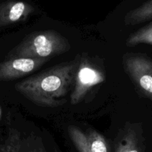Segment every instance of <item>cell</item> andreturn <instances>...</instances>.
<instances>
[{"label":"cell","mask_w":152,"mask_h":152,"mask_svg":"<svg viewBox=\"0 0 152 152\" xmlns=\"http://www.w3.org/2000/svg\"><path fill=\"white\" fill-rule=\"evenodd\" d=\"M152 19V0L126 13L124 22L126 25H134Z\"/></svg>","instance_id":"cell-9"},{"label":"cell","mask_w":152,"mask_h":152,"mask_svg":"<svg viewBox=\"0 0 152 152\" xmlns=\"http://www.w3.org/2000/svg\"><path fill=\"white\" fill-rule=\"evenodd\" d=\"M124 64L125 71L137 87L152 100V61L142 56H129Z\"/></svg>","instance_id":"cell-4"},{"label":"cell","mask_w":152,"mask_h":152,"mask_svg":"<svg viewBox=\"0 0 152 152\" xmlns=\"http://www.w3.org/2000/svg\"><path fill=\"white\" fill-rule=\"evenodd\" d=\"M104 80L105 76L102 71L88 59H80L76 71L74 88L70 96L72 105L81 102L92 87L103 83Z\"/></svg>","instance_id":"cell-3"},{"label":"cell","mask_w":152,"mask_h":152,"mask_svg":"<svg viewBox=\"0 0 152 152\" xmlns=\"http://www.w3.org/2000/svg\"><path fill=\"white\" fill-rule=\"evenodd\" d=\"M0 152H48L41 140L34 135L21 134L10 130L7 139L0 143Z\"/></svg>","instance_id":"cell-7"},{"label":"cell","mask_w":152,"mask_h":152,"mask_svg":"<svg viewBox=\"0 0 152 152\" xmlns=\"http://www.w3.org/2000/svg\"><path fill=\"white\" fill-rule=\"evenodd\" d=\"M68 134L78 152H109L105 138L96 131L83 132L76 126H70Z\"/></svg>","instance_id":"cell-6"},{"label":"cell","mask_w":152,"mask_h":152,"mask_svg":"<svg viewBox=\"0 0 152 152\" xmlns=\"http://www.w3.org/2000/svg\"><path fill=\"white\" fill-rule=\"evenodd\" d=\"M1 107H0V118H1Z\"/></svg>","instance_id":"cell-12"},{"label":"cell","mask_w":152,"mask_h":152,"mask_svg":"<svg viewBox=\"0 0 152 152\" xmlns=\"http://www.w3.org/2000/svg\"><path fill=\"white\" fill-rule=\"evenodd\" d=\"M78 62L61 63L16 83L22 96L39 105L56 107L65 102L64 96L74 86Z\"/></svg>","instance_id":"cell-1"},{"label":"cell","mask_w":152,"mask_h":152,"mask_svg":"<svg viewBox=\"0 0 152 152\" xmlns=\"http://www.w3.org/2000/svg\"><path fill=\"white\" fill-rule=\"evenodd\" d=\"M48 59L14 58L0 63V81L21 78L43 66Z\"/></svg>","instance_id":"cell-5"},{"label":"cell","mask_w":152,"mask_h":152,"mask_svg":"<svg viewBox=\"0 0 152 152\" xmlns=\"http://www.w3.org/2000/svg\"><path fill=\"white\" fill-rule=\"evenodd\" d=\"M115 152H140L138 139L134 130L128 129L125 132L116 143Z\"/></svg>","instance_id":"cell-10"},{"label":"cell","mask_w":152,"mask_h":152,"mask_svg":"<svg viewBox=\"0 0 152 152\" xmlns=\"http://www.w3.org/2000/svg\"><path fill=\"white\" fill-rule=\"evenodd\" d=\"M34 8L32 4L24 1H8L0 4V27L8 26L26 20Z\"/></svg>","instance_id":"cell-8"},{"label":"cell","mask_w":152,"mask_h":152,"mask_svg":"<svg viewBox=\"0 0 152 152\" xmlns=\"http://www.w3.org/2000/svg\"><path fill=\"white\" fill-rule=\"evenodd\" d=\"M71 49L69 40L54 30L36 31L27 35L9 52L8 59H49Z\"/></svg>","instance_id":"cell-2"},{"label":"cell","mask_w":152,"mask_h":152,"mask_svg":"<svg viewBox=\"0 0 152 152\" xmlns=\"http://www.w3.org/2000/svg\"><path fill=\"white\" fill-rule=\"evenodd\" d=\"M139 44L152 45V22L131 34L126 40L128 47H134Z\"/></svg>","instance_id":"cell-11"}]
</instances>
